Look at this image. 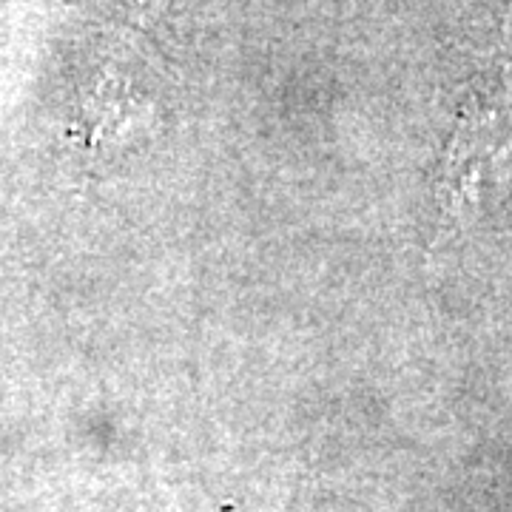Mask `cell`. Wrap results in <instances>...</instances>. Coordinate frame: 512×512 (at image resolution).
Wrapping results in <instances>:
<instances>
[{
	"label": "cell",
	"instance_id": "obj_1",
	"mask_svg": "<svg viewBox=\"0 0 512 512\" xmlns=\"http://www.w3.org/2000/svg\"><path fill=\"white\" fill-rule=\"evenodd\" d=\"M512 157V97L501 89L476 92L458 114L444 148L439 200L444 214H473L484 188Z\"/></svg>",
	"mask_w": 512,
	"mask_h": 512
}]
</instances>
